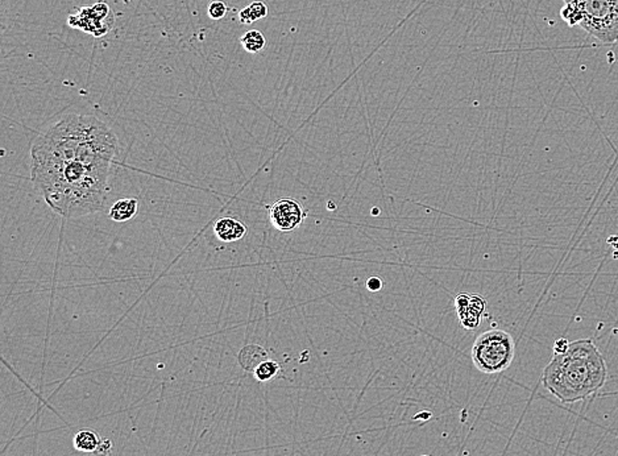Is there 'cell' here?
<instances>
[{"label": "cell", "mask_w": 618, "mask_h": 456, "mask_svg": "<svg viewBox=\"0 0 618 456\" xmlns=\"http://www.w3.org/2000/svg\"><path fill=\"white\" fill-rule=\"evenodd\" d=\"M227 11H228V7L224 1L215 0L209 4L207 14L213 20H222L224 16L227 15Z\"/></svg>", "instance_id": "obj_16"}, {"label": "cell", "mask_w": 618, "mask_h": 456, "mask_svg": "<svg viewBox=\"0 0 618 456\" xmlns=\"http://www.w3.org/2000/svg\"><path fill=\"white\" fill-rule=\"evenodd\" d=\"M115 17L106 3H96L79 10L76 15L69 16L67 24L74 30L86 32L95 37H102L114 27Z\"/></svg>", "instance_id": "obj_6"}, {"label": "cell", "mask_w": 618, "mask_h": 456, "mask_svg": "<svg viewBox=\"0 0 618 456\" xmlns=\"http://www.w3.org/2000/svg\"><path fill=\"white\" fill-rule=\"evenodd\" d=\"M119 154L118 137L93 115L67 114L50 125L32 145V161L79 158L114 165Z\"/></svg>", "instance_id": "obj_2"}, {"label": "cell", "mask_w": 618, "mask_h": 456, "mask_svg": "<svg viewBox=\"0 0 618 456\" xmlns=\"http://www.w3.org/2000/svg\"><path fill=\"white\" fill-rule=\"evenodd\" d=\"M560 17L603 44H617L618 0H563Z\"/></svg>", "instance_id": "obj_4"}, {"label": "cell", "mask_w": 618, "mask_h": 456, "mask_svg": "<svg viewBox=\"0 0 618 456\" xmlns=\"http://www.w3.org/2000/svg\"><path fill=\"white\" fill-rule=\"evenodd\" d=\"M239 364L242 365L248 372H255V369L262 364L265 360H268V353L263 347L257 344H248L243 347L237 356Z\"/></svg>", "instance_id": "obj_10"}, {"label": "cell", "mask_w": 618, "mask_h": 456, "mask_svg": "<svg viewBox=\"0 0 618 456\" xmlns=\"http://www.w3.org/2000/svg\"><path fill=\"white\" fill-rule=\"evenodd\" d=\"M383 287H384V282H383V280L379 278V277H371V278L367 281V288L372 290V291H379Z\"/></svg>", "instance_id": "obj_18"}, {"label": "cell", "mask_w": 618, "mask_h": 456, "mask_svg": "<svg viewBox=\"0 0 618 456\" xmlns=\"http://www.w3.org/2000/svg\"><path fill=\"white\" fill-rule=\"evenodd\" d=\"M100 438L93 430H82L74 437V447L81 453H94L100 444Z\"/></svg>", "instance_id": "obj_12"}, {"label": "cell", "mask_w": 618, "mask_h": 456, "mask_svg": "<svg viewBox=\"0 0 618 456\" xmlns=\"http://www.w3.org/2000/svg\"><path fill=\"white\" fill-rule=\"evenodd\" d=\"M255 377L259 381H270L277 377L279 373V364L273 360H265L255 369Z\"/></svg>", "instance_id": "obj_15"}, {"label": "cell", "mask_w": 618, "mask_h": 456, "mask_svg": "<svg viewBox=\"0 0 618 456\" xmlns=\"http://www.w3.org/2000/svg\"><path fill=\"white\" fill-rule=\"evenodd\" d=\"M617 44H618V41H617Z\"/></svg>", "instance_id": "obj_20"}, {"label": "cell", "mask_w": 618, "mask_h": 456, "mask_svg": "<svg viewBox=\"0 0 618 456\" xmlns=\"http://www.w3.org/2000/svg\"><path fill=\"white\" fill-rule=\"evenodd\" d=\"M111 167L78 158L36 160L31 180L54 213L79 218L103 207Z\"/></svg>", "instance_id": "obj_1"}, {"label": "cell", "mask_w": 618, "mask_h": 456, "mask_svg": "<svg viewBox=\"0 0 618 456\" xmlns=\"http://www.w3.org/2000/svg\"><path fill=\"white\" fill-rule=\"evenodd\" d=\"M111 442L109 439H102L98 450L95 451L96 456H111Z\"/></svg>", "instance_id": "obj_17"}, {"label": "cell", "mask_w": 618, "mask_h": 456, "mask_svg": "<svg viewBox=\"0 0 618 456\" xmlns=\"http://www.w3.org/2000/svg\"><path fill=\"white\" fill-rule=\"evenodd\" d=\"M268 15V7L263 1H253L239 14V20L243 24H252Z\"/></svg>", "instance_id": "obj_13"}, {"label": "cell", "mask_w": 618, "mask_h": 456, "mask_svg": "<svg viewBox=\"0 0 618 456\" xmlns=\"http://www.w3.org/2000/svg\"><path fill=\"white\" fill-rule=\"evenodd\" d=\"M214 231H215V235L219 240H222L224 243H232V242H237L246 236L247 227L237 219L231 218V216H226V218H222L217 220Z\"/></svg>", "instance_id": "obj_9"}, {"label": "cell", "mask_w": 618, "mask_h": 456, "mask_svg": "<svg viewBox=\"0 0 618 456\" xmlns=\"http://www.w3.org/2000/svg\"><path fill=\"white\" fill-rule=\"evenodd\" d=\"M266 44V40L263 33L260 31H248L246 34L242 36V45L248 53H259L262 52Z\"/></svg>", "instance_id": "obj_14"}, {"label": "cell", "mask_w": 618, "mask_h": 456, "mask_svg": "<svg viewBox=\"0 0 618 456\" xmlns=\"http://www.w3.org/2000/svg\"><path fill=\"white\" fill-rule=\"evenodd\" d=\"M568 346H570V342H568L567 339H564V338L557 339V342H555V344H554V353H563V352H566V350L568 349Z\"/></svg>", "instance_id": "obj_19"}, {"label": "cell", "mask_w": 618, "mask_h": 456, "mask_svg": "<svg viewBox=\"0 0 618 456\" xmlns=\"http://www.w3.org/2000/svg\"><path fill=\"white\" fill-rule=\"evenodd\" d=\"M139 202L135 198H124L112 205L109 209V218L114 222L131 220L138 214Z\"/></svg>", "instance_id": "obj_11"}, {"label": "cell", "mask_w": 618, "mask_h": 456, "mask_svg": "<svg viewBox=\"0 0 618 456\" xmlns=\"http://www.w3.org/2000/svg\"><path fill=\"white\" fill-rule=\"evenodd\" d=\"M608 371L603 353L590 339L570 342L563 353H554L542 375L543 386L563 404L586 400L600 391Z\"/></svg>", "instance_id": "obj_3"}, {"label": "cell", "mask_w": 618, "mask_h": 456, "mask_svg": "<svg viewBox=\"0 0 618 456\" xmlns=\"http://www.w3.org/2000/svg\"><path fill=\"white\" fill-rule=\"evenodd\" d=\"M456 315L465 330H476L484 317L487 301L479 294L460 293L455 297Z\"/></svg>", "instance_id": "obj_8"}, {"label": "cell", "mask_w": 618, "mask_h": 456, "mask_svg": "<svg viewBox=\"0 0 618 456\" xmlns=\"http://www.w3.org/2000/svg\"><path fill=\"white\" fill-rule=\"evenodd\" d=\"M269 218L272 226L276 229L281 232H292L302 225L306 213L298 200L282 198L269 206Z\"/></svg>", "instance_id": "obj_7"}, {"label": "cell", "mask_w": 618, "mask_h": 456, "mask_svg": "<svg viewBox=\"0 0 618 456\" xmlns=\"http://www.w3.org/2000/svg\"><path fill=\"white\" fill-rule=\"evenodd\" d=\"M515 356V342L511 334L492 329L480 334L472 346L471 357L481 373L497 375L509 368Z\"/></svg>", "instance_id": "obj_5"}]
</instances>
